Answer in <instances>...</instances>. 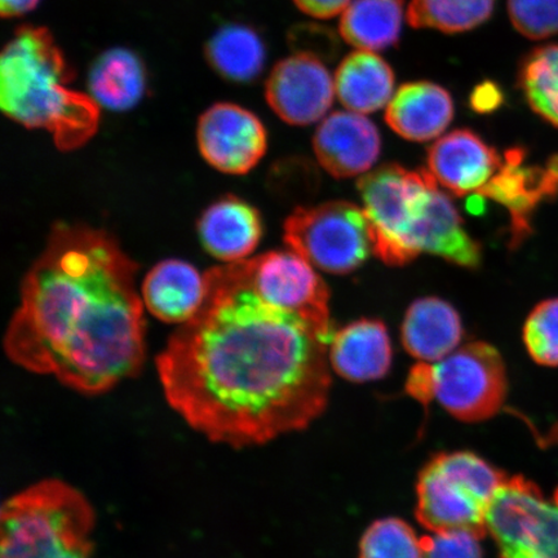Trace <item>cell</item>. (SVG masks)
<instances>
[{
	"mask_svg": "<svg viewBox=\"0 0 558 558\" xmlns=\"http://www.w3.org/2000/svg\"><path fill=\"white\" fill-rule=\"evenodd\" d=\"M204 305L157 361L167 402L209 441L242 449L308 427L331 388L332 333L271 305L239 264L208 270Z\"/></svg>",
	"mask_w": 558,
	"mask_h": 558,
	"instance_id": "cell-1",
	"label": "cell"
},
{
	"mask_svg": "<svg viewBox=\"0 0 558 558\" xmlns=\"http://www.w3.org/2000/svg\"><path fill=\"white\" fill-rule=\"evenodd\" d=\"M136 264L104 230L59 225L21 288L5 353L27 372L100 395L131 378L145 357Z\"/></svg>",
	"mask_w": 558,
	"mask_h": 558,
	"instance_id": "cell-2",
	"label": "cell"
},
{
	"mask_svg": "<svg viewBox=\"0 0 558 558\" xmlns=\"http://www.w3.org/2000/svg\"><path fill=\"white\" fill-rule=\"evenodd\" d=\"M74 76L50 31L20 26L0 56V107L24 128L50 132L61 150L78 149L99 129L100 105L69 88Z\"/></svg>",
	"mask_w": 558,
	"mask_h": 558,
	"instance_id": "cell-3",
	"label": "cell"
},
{
	"mask_svg": "<svg viewBox=\"0 0 558 558\" xmlns=\"http://www.w3.org/2000/svg\"><path fill=\"white\" fill-rule=\"evenodd\" d=\"M0 558H90L96 514L78 488L45 480L2 506Z\"/></svg>",
	"mask_w": 558,
	"mask_h": 558,
	"instance_id": "cell-4",
	"label": "cell"
},
{
	"mask_svg": "<svg viewBox=\"0 0 558 558\" xmlns=\"http://www.w3.org/2000/svg\"><path fill=\"white\" fill-rule=\"evenodd\" d=\"M507 480L476 453H439L418 474L416 519L430 533L469 532L483 539L488 509Z\"/></svg>",
	"mask_w": 558,
	"mask_h": 558,
	"instance_id": "cell-5",
	"label": "cell"
},
{
	"mask_svg": "<svg viewBox=\"0 0 558 558\" xmlns=\"http://www.w3.org/2000/svg\"><path fill=\"white\" fill-rule=\"evenodd\" d=\"M407 389L418 402L436 401L460 422L480 423L504 408L507 369L497 349L472 341L434 364L417 362L411 368Z\"/></svg>",
	"mask_w": 558,
	"mask_h": 558,
	"instance_id": "cell-6",
	"label": "cell"
},
{
	"mask_svg": "<svg viewBox=\"0 0 558 558\" xmlns=\"http://www.w3.org/2000/svg\"><path fill=\"white\" fill-rule=\"evenodd\" d=\"M437 181L427 170L409 171L386 165L359 180L374 254L395 267L415 259L410 236Z\"/></svg>",
	"mask_w": 558,
	"mask_h": 558,
	"instance_id": "cell-7",
	"label": "cell"
},
{
	"mask_svg": "<svg viewBox=\"0 0 558 558\" xmlns=\"http://www.w3.org/2000/svg\"><path fill=\"white\" fill-rule=\"evenodd\" d=\"M284 242L327 274L347 275L374 253L364 208L345 201L300 207L284 222Z\"/></svg>",
	"mask_w": 558,
	"mask_h": 558,
	"instance_id": "cell-8",
	"label": "cell"
},
{
	"mask_svg": "<svg viewBox=\"0 0 558 558\" xmlns=\"http://www.w3.org/2000/svg\"><path fill=\"white\" fill-rule=\"evenodd\" d=\"M500 558H558V504L522 476L508 477L487 513Z\"/></svg>",
	"mask_w": 558,
	"mask_h": 558,
	"instance_id": "cell-9",
	"label": "cell"
},
{
	"mask_svg": "<svg viewBox=\"0 0 558 558\" xmlns=\"http://www.w3.org/2000/svg\"><path fill=\"white\" fill-rule=\"evenodd\" d=\"M236 264L244 282L264 302L302 314L319 329L335 333L329 289L304 257L294 251H271Z\"/></svg>",
	"mask_w": 558,
	"mask_h": 558,
	"instance_id": "cell-10",
	"label": "cell"
},
{
	"mask_svg": "<svg viewBox=\"0 0 558 558\" xmlns=\"http://www.w3.org/2000/svg\"><path fill=\"white\" fill-rule=\"evenodd\" d=\"M197 142L206 162L229 174L253 170L268 145L267 131L259 118L230 102L215 104L201 116Z\"/></svg>",
	"mask_w": 558,
	"mask_h": 558,
	"instance_id": "cell-11",
	"label": "cell"
},
{
	"mask_svg": "<svg viewBox=\"0 0 558 558\" xmlns=\"http://www.w3.org/2000/svg\"><path fill=\"white\" fill-rule=\"evenodd\" d=\"M477 194L508 209L512 246H519L532 232L536 207L558 197V156L550 157L544 166L527 165L525 150L509 149L505 163Z\"/></svg>",
	"mask_w": 558,
	"mask_h": 558,
	"instance_id": "cell-12",
	"label": "cell"
},
{
	"mask_svg": "<svg viewBox=\"0 0 558 558\" xmlns=\"http://www.w3.org/2000/svg\"><path fill=\"white\" fill-rule=\"evenodd\" d=\"M333 80L323 61L311 56H289L271 69L265 97L271 110L286 123H316L333 102Z\"/></svg>",
	"mask_w": 558,
	"mask_h": 558,
	"instance_id": "cell-13",
	"label": "cell"
},
{
	"mask_svg": "<svg viewBox=\"0 0 558 558\" xmlns=\"http://www.w3.org/2000/svg\"><path fill=\"white\" fill-rule=\"evenodd\" d=\"M313 149L320 166L337 179L367 172L380 156L376 125L354 111H335L318 125Z\"/></svg>",
	"mask_w": 558,
	"mask_h": 558,
	"instance_id": "cell-14",
	"label": "cell"
},
{
	"mask_svg": "<svg viewBox=\"0 0 558 558\" xmlns=\"http://www.w3.org/2000/svg\"><path fill=\"white\" fill-rule=\"evenodd\" d=\"M427 162L437 184L464 197L490 181L500 169L501 158L474 132L457 130L430 146Z\"/></svg>",
	"mask_w": 558,
	"mask_h": 558,
	"instance_id": "cell-15",
	"label": "cell"
},
{
	"mask_svg": "<svg viewBox=\"0 0 558 558\" xmlns=\"http://www.w3.org/2000/svg\"><path fill=\"white\" fill-rule=\"evenodd\" d=\"M437 185L430 187L421 218L411 232V250L416 257L428 253L460 267L478 268L483 260L480 243L466 232L449 195Z\"/></svg>",
	"mask_w": 558,
	"mask_h": 558,
	"instance_id": "cell-16",
	"label": "cell"
},
{
	"mask_svg": "<svg viewBox=\"0 0 558 558\" xmlns=\"http://www.w3.org/2000/svg\"><path fill=\"white\" fill-rule=\"evenodd\" d=\"M392 357L387 327L378 319L349 324L335 332L329 348L333 372L352 383L384 378L392 366Z\"/></svg>",
	"mask_w": 558,
	"mask_h": 558,
	"instance_id": "cell-17",
	"label": "cell"
},
{
	"mask_svg": "<svg viewBox=\"0 0 558 558\" xmlns=\"http://www.w3.org/2000/svg\"><path fill=\"white\" fill-rule=\"evenodd\" d=\"M142 294L153 316L167 324L183 325L205 303L206 275L202 276L192 264L183 260L160 262L146 276Z\"/></svg>",
	"mask_w": 558,
	"mask_h": 558,
	"instance_id": "cell-18",
	"label": "cell"
},
{
	"mask_svg": "<svg viewBox=\"0 0 558 558\" xmlns=\"http://www.w3.org/2000/svg\"><path fill=\"white\" fill-rule=\"evenodd\" d=\"M453 101L448 89L434 82L404 83L389 101L386 122L410 142H429L449 128Z\"/></svg>",
	"mask_w": 558,
	"mask_h": 558,
	"instance_id": "cell-19",
	"label": "cell"
},
{
	"mask_svg": "<svg viewBox=\"0 0 558 558\" xmlns=\"http://www.w3.org/2000/svg\"><path fill=\"white\" fill-rule=\"evenodd\" d=\"M263 233L259 213L240 198L227 197L209 206L198 221V234L208 254L221 262L246 260Z\"/></svg>",
	"mask_w": 558,
	"mask_h": 558,
	"instance_id": "cell-20",
	"label": "cell"
},
{
	"mask_svg": "<svg viewBox=\"0 0 558 558\" xmlns=\"http://www.w3.org/2000/svg\"><path fill=\"white\" fill-rule=\"evenodd\" d=\"M462 319L451 304L438 298L418 299L404 314L401 340L418 362L441 361L459 348Z\"/></svg>",
	"mask_w": 558,
	"mask_h": 558,
	"instance_id": "cell-21",
	"label": "cell"
},
{
	"mask_svg": "<svg viewBox=\"0 0 558 558\" xmlns=\"http://www.w3.org/2000/svg\"><path fill=\"white\" fill-rule=\"evenodd\" d=\"M396 76L388 62L372 51L345 56L335 73V94L349 111L369 114L393 97Z\"/></svg>",
	"mask_w": 558,
	"mask_h": 558,
	"instance_id": "cell-22",
	"label": "cell"
},
{
	"mask_svg": "<svg viewBox=\"0 0 558 558\" xmlns=\"http://www.w3.org/2000/svg\"><path fill=\"white\" fill-rule=\"evenodd\" d=\"M89 95L109 110L124 111L142 101L146 90L144 62L128 48H111L94 61Z\"/></svg>",
	"mask_w": 558,
	"mask_h": 558,
	"instance_id": "cell-23",
	"label": "cell"
},
{
	"mask_svg": "<svg viewBox=\"0 0 558 558\" xmlns=\"http://www.w3.org/2000/svg\"><path fill=\"white\" fill-rule=\"evenodd\" d=\"M404 0H353L340 19L348 45L362 51H386L400 44Z\"/></svg>",
	"mask_w": 558,
	"mask_h": 558,
	"instance_id": "cell-24",
	"label": "cell"
},
{
	"mask_svg": "<svg viewBox=\"0 0 558 558\" xmlns=\"http://www.w3.org/2000/svg\"><path fill=\"white\" fill-rule=\"evenodd\" d=\"M206 59L216 73L233 83H251L263 73L267 48L260 34L244 24L220 27L206 45Z\"/></svg>",
	"mask_w": 558,
	"mask_h": 558,
	"instance_id": "cell-25",
	"label": "cell"
},
{
	"mask_svg": "<svg viewBox=\"0 0 558 558\" xmlns=\"http://www.w3.org/2000/svg\"><path fill=\"white\" fill-rule=\"evenodd\" d=\"M497 0H411L408 23L414 29L462 34L492 19Z\"/></svg>",
	"mask_w": 558,
	"mask_h": 558,
	"instance_id": "cell-26",
	"label": "cell"
},
{
	"mask_svg": "<svg viewBox=\"0 0 558 558\" xmlns=\"http://www.w3.org/2000/svg\"><path fill=\"white\" fill-rule=\"evenodd\" d=\"M518 81L530 108L558 128V45L530 51L520 62Z\"/></svg>",
	"mask_w": 558,
	"mask_h": 558,
	"instance_id": "cell-27",
	"label": "cell"
},
{
	"mask_svg": "<svg viewBox=\"0 0 558 558\" xmlns=\"http://www.w3.org/2000/svg\"><path fill=\"white\" fill-rule=\"evenodd\" d=\"M360 558H424L422 538L407 521H375L362 535Z\"/></svg>",
	"mask_w": 558,
	"mask_h": 558,
	"instance_id": "cell-28",
	"label": "cell"
},
{
	"mask_svg": "<svg viewBox=\"0 0 558 558\" xmlns=\"http://www.w3.org/2000/svg\"><path fill=\"white\" fill-rule=\"evenodd\" d=\"M523 343L536 364L558 366V298L544 300L529 314Z\"/></svg>",
	"mask_w": 558,
	"mask_h": 558,
	"instance_id": "cell-29",
	"label": "cell"
},
{
	"mask_svg": "<svg viewBox=\"0 0 558 558\" xmlns=\"http://www.w3.org/2000/svg\"><path fill=\"white\" fill-rule=\"evenodd\" d=\"M507 9L523 37L542 40L558 34V0H507Z\"/></svg>",
	"mask_w": 558,
	"mask_h": 558,
	"instance_id": "cell-30",
	"label": "cell"
},
{
	"mask_svg": "<svg viewBox=\"0 0 558 558\" xmlns=\"http://www.w3.org/2000/svg\"><path fill=\"white\" fill-rule=\"evenodd\" d=\"M292 51L311 56L323 62L338 58L341 45L337 34L329 26L317 23H302L291 27L288 34Z\"/></svg>",
	"mask_w": 558,
	"mask_h": 558,
	"instance_id": "cell-31",
	"label": "cell"
},
{
	"mask_svg": "<svg viewBox=\"0 0 558 558\" xmlns=\"http://www.w3.org/2000/svg\"><path fill=\"white\" fill-rule=\"evenodd\" d=\"M480 541L469 532L430 533L422 538L424 558H484Z\"/></svg>",
	"mask_w": 558,
	"mask_h": 558,
	"instance_id": "cell-32",
	"label": "cell"
},
{
	"mask_svg": "<svg viewBox=\"0 0 558 558\" xmlns=\"http://www.w3.org/2000/svg\"><path fill=\"white\" fill-rule=\"evenodd\" d=\"M505 102L504 90L492 81H485L474 87L471 95V107L477 113H492Z\"/></svg>",
	"mask_w": 558,
	"mask_h": 558,
	"instance_id": "cell-33",
	"label": "cell"
},
{
	"mask_svg": "<svg viewBox=\"0 0 558 558\" xmlns=\"http://www.w3.org/2000/svg\"><path fill=\"white\" fill-rule=\"evenodd\" d=\"M298 9L314 19H332L343 13L351 0H294Z\"/></svg>",
	"mask_w": 558,
	"mask_h": 558,
	"instance_id": "cell-34",
	"label": "cell"
},
{
	"mask_svg": "<svg viewBox=\"0 0 558 558\" xmlns=\"http://www.w3.org/2000/svg\"><path fill=\"white\" fill-rule=\"evenodd\" d=\"M40 0H0V13L5 19L26 15L37 9Z\"/></svg>",
	"mask_w": 558,
	"mask_h": 558,
	"instance_id": "cell-35",
	"label": "cell"
}]
</instances>
